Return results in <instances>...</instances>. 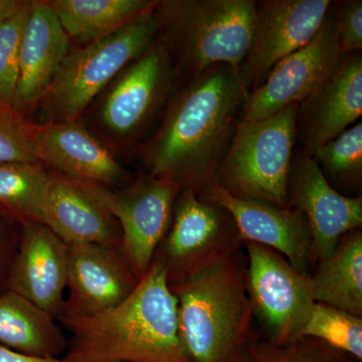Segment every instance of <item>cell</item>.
I'll use <instances>...</instances> for the list:
<instances>
[{
	"label": "cell",
	"mask_w": 362,
	"mask_h": 362,
	"mask_svg": "<svg viewBox=\"0 0 362 362\" xmlns=\"http://www.w3.org/2000/svg\"><path fill=\"white\" fill-rule=\"evenodd\" d=\"M16 247L18 244L13 233L0 218V293L7 290V276Z\"/></svg>",
	"instance_id": "31"
},
{
	"label": "cell",
	"mask_w": 362,
	"mask_h": 362,
	"mask_svg": "<svg viewBox=\"0 0 362 362\" xmlns=\"http://www.w3.org/2000/svg\"><path fill=\"white\" fill-rule=\"evenodd\" d=\"M0 362H63L61 359H42L25 356L0 344Z\"/></svg>",
	"instance_id": "32"
},
{
	"label": "cell",
	"mask_w": 362,
	"mask_h": 362,
	"mask_svg": "<svg viewBox=\"0 0 362 362\" xmlns=\"http://www.w3.org/2000/svg\"><path fill=\"white\" fill-rule=\"evenodd\" d=\"M240 244L230 214L204 201L192 188H185L154 259L164 266L173 285L238 252Z\"/></svg>",
	"instance_id": "8"
},
{
	"label": "cell",
	"mask_w": 362,
	"mask_h": 362,
	"mask_svg": "<svg viewBox=\"0 0 362 362\" xmlns=\"http://www.w3.org/2000/svg\"><path fill=\"white\" fill-rule=\"evenodd\" d=\"M330 0H263L251 47L240 66L247 92L263 84L279 62L310 42L329 13Z\"/></svg>",
	"instance_id": "12"
},
{
	"label": "cell",
	"mask_w": 362,
	"mask_h": 362,
	"mask_svg": "<svg viewBox=\"0 0 362 362\" xmlns=\"http://www.w3.org/2000/svg\"><path fill=\"white\" fill-rule=\"evenodd\" d=\"M156 9L104 39L69 52L40 99L51 121H78L95 98L156 42Z\"/></svg>",
	"instance_id": "5"
},
{
	"label": "cell",
	"mask_w": 362,
	"mask_h": 362,
	"mask_svg": "<svg viewBox=\"0 0 362 362\" xmlns=\"http://www.w3.org/2000/svg\"><path fill=\"white\" fill-rule=\"evenodd\" d=\"M204 201L223 207L232 216L240 242L255 243L282 255L305 276L315 263L308 223L303 214L290 207L240 199L216 181L199 194Z\"/></svg>",
	"instance_id": "14"
},
{
	"label": "cell",
	"mask_w": 362,
	"mask_h": 362,
	"mask_svg": "<svg viewBox=\"0 0 362 362\" xmlns=\"http://www.w3.org/2000/svg\"><path fill=\"white\" fill-rule=\"evenodd\" d=\"M342 57L329 11L314 39L279 62L263 84L247 95L239 122L263 120L290 105L303 103L327 82Z\"/></svg>",
	"instance_id": "11"
},
{
	"label": "cell",
	"mask_w": 362,
	"mask_h": 362,
	"mask_svg": "<svg viewBox=\"0 0 362 362\" xmlns=\"http://www.w3.org/2000/svg\"><path fill=\"white\" fill-rule=\"evenodd\" d=\"M288 207L303 214L310 228L315 263L329 257L347 233L361 228L362 197H347L326 180L314 157H293Z\"/></svg>",
	"instance_id": "13"
},
{
	"label": "cell",
	"mask_w": 362,
	"mask_h": 362,
	"mask_svg": "<svg viewBox=\"0 0 362 362\" xmlns=\"http://www.w3.org/2000/svg\"><path fill=\"white\" fill-rule=\"evenodd\" d=\"M246 349L251 362H358L310 337H301L286 345L251 338Z\"/></svg>",
	"instance_id": "27"
},
{
	"label": "cell",
	"mask_w": 362,
	"mask_h": 362,
	"mask_svg": "<svg viewBox=\"0 0 362 362\" xmlns=\"http://www.w3.org/2000/svg\"><path fill=\"white\" fill-rule=\"evenodd\" d=\"M156 0H52L69 39L89 44L104 39L142 14L153 11Z\"/></svg>",
	"instance_id": "23"
},
{
	"label": "cell",
	"mask_w": 362,
	"mask_h": 362,
	"mask_svg": "<svg viewBox=\"0 0 362 362\" xmlns=\"http://www.w3.org/2000/svg\"><path fill=\"white\" fill-rule=\"evenodd\" d=\"M138 281L121 247L95 243L68 246L69 296L62 314L90 315L116 306Z\"/></svg>",
	"instance_id": "15"
},
{
	"label": "cell",
	"mask_w": 362,
	"mask_h": 362,
	"mask_svg": "<svg viewBox=\"0 0 362 362\" xmlns=\"http://www.w3.org/2000/svg\"><path fill=\"white\" fill-rule=\"evenodd\" d=\"M49 177L39 164L0 163V218L42 223Z\"/></svg>",
	"instance_id": "24"
},
{
	"label": "cell",
	"mask_w": 362,
	"mask_h": 362,
	"mask_svg": "<svg viewBox=\"0 0 362 362\" xmlns=\"http://www.w3.org/2000/svg\"><path fill=\"white\" fill-rule=\"evenodd\" d=\"M330 11L335 35L343 56L361 52V0L332 1Z\"/></svg>",
	"instance_id": "30"
},
{
	"label": "cell",
	"mask_w": 362,
	"mask_h": 362,
	"mask_svg": "<svg viewBox=\"0 0 362 362\" xmlns=\"http://www.w3.org/2000/svg\"><path fill=\"white\" fill-rule=\"evenodd\" d=\"M0 163H40L33 124L14 107L4 103H0Z\"/></svg>",
	"instance_id": "29"
},
{
	"label": "cell",
	"mask_w": 362,
	"mask_h": 362,
	"mask_svg": "<svg viewBox=\"0 0 362 362\" xmlns=\"http://www.w3.org/2000/svg\"><path fill=\"white\" fill-rule=\"evenodd\" d=\"M42 223L66 246L95 243L121 247L122 243L118 221L84 181L59 173L49 175Z\"/></svg>",
	"instance_id": "18"
},
{
	"label": "cell",
	"mask_w": 362,
	"mask_h": 362,
	"mask_svg": "<svg viewBox=\"0 0 362 362\" xmlns=\"http://www.w3.org/2000/svg\"><path fill=\"white\" fill-rule=\"evenodd\" d=\"M68 246L42 223L21 225L6 288L58 320L65 306Z\"/></svg>",
	"instance_id": "16"
},
{
	"label": "cell",
	"mask_w": 362,
	"mask_h": 362,
	"mask_svg": "<svg viewBox=\"0 0 362 362\" xmlns=\"http://www.w3.org/2000/svg\"><path fill=\"white\" fill-rule=\"evenodd\" d=\"M258 6L256 0L158 2V37L168 47L180 85L216 65L239 73L251 47Z\"/></svg>",
	"instance_id": "4"
},
{
	"label": "cell",
	"mask_w": 362,
	"mask_h": 362,
	"mask_svg": "<svg viewBox=\"0 0 362 362\" xmlns=\"http://www.w3.org/2000/svg\"><path fill=\"white\" fill-rule=\"evenodd\" d=\"M33 1H23V6L8 20L0 25V103L14 107L21 42Z\"/></svg>",
	"instance_id": "28"
},
{
	"label": "cell",
	"mask_w": 362,
	"mask_h": 362,
	"mask_svg": "<svg viewBox=\"0 0 362 362\" xmlns=\"http://www.w3.org/2000/svg\"><path fill=\"white\" fill-rule=\"evenodd\" d=\"M69 52L70 39L49 1H33L21 42L16 110L23 115L40 102Z\"/></svg>",
	"instance_id": "20"
},
{
	"label": "cell",
	"mask_w": 362,
	"mask_h": 362,
	"mask_svg": "<svg viewBox=\"0 0 362 362\" xmlns=\"http://www.w3.org/2000/svg\"><path fill=\"white\" fill-rule=\"evenodd\" d=\"M25 0H0V25L23 6Z\"/></svg>",
	"instance_id": "33"
},
{
	"label": "cell",
	"mask_w": 362,
	"mask_h": 362,
	"mask_svg": "<svg viewBox=\"0 0 362 362\" xmlns=\"http://www.w3.org/2000/svg\"><path fill=\"white\" fill-rule=\"evenodd\" d=\"M362 115L361 52L345 54L333 75L300 104L297 138L309 156L357 123Z\"/></svg>",
	"instance_id": "17"
},
{
	"label": "cell",
	"mask_w": 362,
	"mask_h": 362,
	"mask_svg": "<svg viewBox=\"0 0 362 362\" xmlns=\"http://www.w3.org/2000/svg\"><path fill=\"white\" fill-rule=\"evenodd\" d=\"M33 138L40 162L59 175L105 187L122 182L127 176L108 147L78 121L33 125Z\"/></svg>",
	"instance_id": "19"
},
{
	"label": "cell",
	"mask_w": 362,
	"mask_h": 362,
	"mask_svg": "<svg viewBox=\"0 0 362 362\" xmlns=\"http://www.w3.org/2000/svg\"><path fill=\"white\" fill-rule=\"evenodd\" d=\"M310 276L314 300L354 315H362L361 228L345 235Z\"/></svg>",
	"instance_id": "22"
},
{
	"label": "cell",
	"mask_w": 362,
	"mask_h": 362,
	"mask_svg": "<svg viewBox=\"0 0 362 362\" xmlns=\"http://www.w3.org/2000/svg\"><path fill=\"white\" fill-rule=\"evenodd\" d=\"M312 157L328 181L358 187L362 178L361 121L324 144Z\"/></svg>",
	"instance_id": "26"
},
{
	"label": "cell",
	"mask_w": 362,
	"mask_h": 362,
	"mask_svg": "<svg viewBox=\"0 0 362 362\" xmlns=\"http://www.w3.org/2000/svg\"><path fill=\"white\" fill-rule=\"evenodd\" d=\"M180 86L168 47L157 37L104 90L98 109L100 124L117 142L133 144L163 113Z\"/></svg>",
	"instance_id": "7"
},
{
	"label": "cell",
	"mask_w": 362,
	"mask_h": 362,
	"mask_svg": "<svg viewBox=\"0 0 362 362\" xmlns=\"http://www.w3.org/2000/svg\"><path fill=\"white\" fill-rule=\"evenodd\" d=\"M58 321L70 333L63 362H192L181 345L168 272L156 259L116 306L90 315L62 314Z\"/></svg>",
	"instance_id": "2"
},
{
	"label": "cell",
	"mask_w": 362,
	"mask_h": 362,
	"mask_svg": "<svg viewBox=\"0 0 362 362\" xmlns=\"http://www.w3.org/2000/svg\"><path fill=\"white\" fill-rule=\"evenodd\" d=\"M299 107L290 105L263 120L238 122L216 182L240 199L288 207Z\"/></svg>",
	"instance_id": "6"
},
{
	"label": "cell",
	"mask_w": 362,
	"mask_h": 362,
	"mask_svg": "<svg viewBox=\"0 0 362 362\" xmlns=\"http://www.w3.org/2000/svg\"><path fill=\"white\" fill-rule=\"evenodd\" d=\"M244 245L247 295L254 315L268 332V341L286 345L299 339L316 303L310 276L295 270L270 247L255 243Z\"/></svg>",
	"instance_id": "9"
},
{
	"label": "cell",
	"mask_w": 362,
	"mask_h": 362,
	"mask_svg": "<svg viewBox=\"0 0 362 362\" xmlns=\"http://www.w3.org/2000/svg\"><path fill=\"white\" fill-rule=\"evenodd\" d=\"M84 182L118 221L122 232L124 256L136 277L141 278L168 233L173 206L182 188L150 175L143 176L129 187L117 192L99 183Z\"/></svg>",
	"instance_id": "10"
},
{
	"label": "cell",
	"mask_w": 362,
	"mask_h": 362,
	"mask_svg": "<svg viewBox=\"0 0 362 362\" xmlns=\"http://www.w3.org/2000/svg\"><path fill=\"white\" fill-rule=\"evenodd\" d=\"M57 319L18 293H0V344L42 359H61L68 337Z\"/></svg>",
	"instance_id": "21"
},
{
	"label": "cell",
	"mask_w": 362,
	"mask_h": 362,
	"mask_svg": "<svg viewBox=\"0 0 362 362\" xmlns=\"http://www.w3.org/2000/svg\"><path fill=\"white\" fill-rule=\"evenodd\" d=\"M228 362H251L250 361L249 354H247V349H243L239 354H235Z\"/></svg>",
	"instance_id": "34"
},
{
	"label": "cell",
	"mask_w": 362,
	"mask_h": 362,
	"mask_svg": "<svg viewBox=\"0 0 362 362\" xmlns=\"http://www.w3.org/2000/svg\"><path fill=\"white\" fill-rule=\"evenodd\" d=\"M302 337H310L362 361V318L328 305L316 303Z\"/></svg>",
	"instance_id": "25"
},
{
	"label": "cell",
	"mask_w": 362,
	"mask_h": 362,
	"mask_svg": "<svg viewBox=\"0 0 362 362\" xmlns=\"http://www.w3.org/2000/svg\"><path fill=\"white\" fill-rule=\"evenodd\" d=\"M247 95L240 74L226 65L180 85L142 145L147 175L197 194L216 181Z\"/></svg>",
	"instance_id": "1"
},
{
	"label": "cell",
	"mask_w": 362,
	"mask_h": 362,
	"mask_svg": "<svg viewBox=\"0 0 362 362\" xmlns=\"http://www.w3.org/2000/svg\"><path fill=\"white\" fill-rule=\"evenodd\" d=\"M178 331L192 362H228L246 349L254 311L238 252L170 285Z\"/></svg>",
	"instance_id": "3"
}]
</instances>
